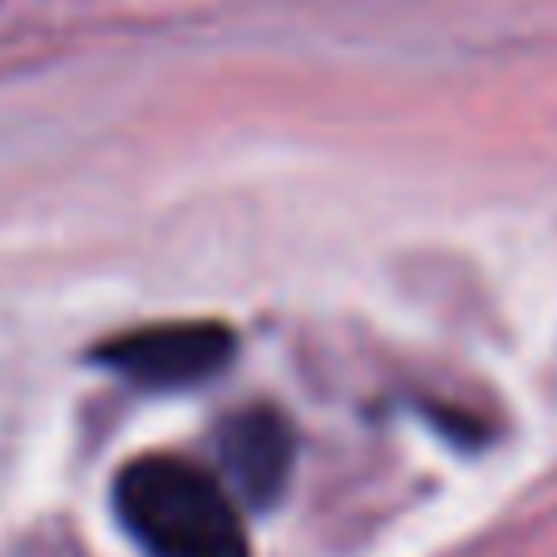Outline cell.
Here are the masks:
<instances>
[{
    "label": "cell",
    "instance_id": "obj_2",
    "mask_svg": "<svg viewBox=\"0 0 557 557\" xmlns=\"http://www.w3.org/2000/svg\"><path fill=\"white\" fill-rule=\"evenodd\" d=\"M95 360L138 385H198L232 360V331L222 321H163L104 341Z\"/></svg>",
    "mask_w": 557,
    "mask_h": 557
},
{
    "label": "cell",
    "instance_id": "obj_1",
    "mask_svg": "<svg viewBox=\"0 0 557 557\" xmlns=\"http://www.w3.org/2000/svg\"><path fill=\"white\" fill-rule=\"evenodd\" d=\"M119 518L153 557H247L227 488L183 459H138L119 473Z\"/></svg>",
    "mask_w": 557,
    "mask_h": 557
},
{
    "label": "cell",
    "instance_id": "obj_3",
    "mask_svg": "<svg viewBox=\"0 0 557 557\" xmlns=\"http://www.w3.org/2000/svg\"><path fill=\"white\" fill-rule=\"evenodd\" d=\"M292 459H296V434L286 424V414L252 405V410L232 414L222 424V469H227V479L252 508H267L282 498Z\"/></svg>",
    "mask_w": 557,
    "mask_h": 557
}]
</instances>
